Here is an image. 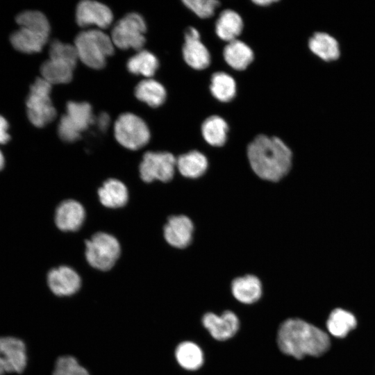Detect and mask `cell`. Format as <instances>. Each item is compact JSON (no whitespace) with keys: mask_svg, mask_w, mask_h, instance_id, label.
<instances>
[{"mask_svg":"<svg viewBox=\"0 0 375 375\" xmlns=\"http://www.w3.org/2000/svg\"><path fill=\"white\" fill-rule=\"evenodd\" d=\"M247 157L253 172L261 179L277 182L292 167L290 149L278 138L259 135L248 145Z\"/></svg>","mask_w":375,"mask_h":375,"instance_id":"1","label":"cell"},{"mask_svg":"<svg viewBox=\"0 0 375 375\" xmlns=\"http://www.w3.org/2000/svg\"><path fill=\"white\" fill-rule=\"evenodd\" d=\"M277 344L284 354L297 359L306 356H320L331 345L329 337L325 332L298 318L288 319L281 324Z\"/></svg>","mask_w":375,"mask_h":375,"instance_id":"2","label":"cell"},{"mask_svg":"<svg viewBox=\"0 0 375 375\" xmlns=\"http://www.w3.org/2000/svg\"><path fill=\"white\" fill-rule=\"evenodd\" d=\"M49 55L40 67L42 78L51 85L70 82L78 60L74 46L55 40L50 44Z\"/></svg>","mask_w":375,"mask_h":375,"instance_id":"3","label":"cell"},{"mask_svg":"<svg viewBox=\"0 0 375 375\" xmlns=\"http://www.w3.org/2000/svg\"><path fill=\"white\" fill-rule=\"evenodd\" d=\"M78 58L88 67L99 69L105 67L107 58L114 53L111 38L98 29L81 31L74 44Z\"/></svg>","mask_w":375,"mask_h":375,"instance_id":"4","label":"cell"},{"mask_svg":"<svg viewBox=\"0 0 375 375\" xmlns=\"http://www.w3.org/2000/svg\"><path fill=\"white\" fill-rule=\"evenodd\" d=\"M51 85L43 78H37L31 85L26 100L27 117L38 128L45 126L56 116V110L50 97Z\"/></svg>","mask_w":375,"mask_h":375,"instance_id":"5","label":"cell"},{"mask_svg":"<svg viewBox=\"0 0 375 375\" xmlns=\"http://www.w3.org/2000/svg\"><path fill=\"white\" fill-rule=\"evenodd\" d=\"M85 256L88 264L100 271L112 269L121 254V246L112 235L104 232L94 234L85 243Z\"/></svg>","mask_w":375,"mask_h":375,"instance_id":"6","label":"cell"},{"mask_svg":"<svg viewBox=\"0 0 375 375\" xmlns=\"http://www.w3.org/2000/svg\"><path fill=\"white\" fill-rule=\"evenodd\" d=\"M94 122L95 117L90 103L69 101L66 105V113L61 117L58 126V135L66 142H74Z\"/></svg>","mask_w":375,"mask_h":375,"instance_id":"7","label":"cell"},{"mask_svg":"<svg viewBox=\"0 0 375 375\" xmlns=\"http://www.w3.org/2000/svg\"><path fill=\"white\" fill-rule=\"evenodd\" d=\"M147 25L142 15L131 12L120 19L113 26L111 40L119 49L130 48L140 51L145 43Z\"/></svg>","mask_w":375,"mask_h":375,"instance_id":"8","label":"cell"},{"mask_svg":"<svg viewBox=\"0 0 375 375\" xmlns=\"http://www.w3.org/2000/svg\"><path fill=\"white\" fill-rule=\"evenodd\" d=\"M114 135L119 144L130 150L141 149L150 140V131L146 123L130 112L119 116L115 123Z\"/></svg>","mask_w":375,"mask_h":375,"instance_id":"9","label":"cell"},{"mask_svg":"<svg viewBox=\"0 0 375 375\" xmlns=\"http://www.w3.org/2000/svg\"><path fill=\"white\" fill-rule=\"evenodd\" d=\"M176 158L167 151H147L139 165L140 178L145 183L170 181L174 176Z\"/></svg>","mask_w":375,"mask_h":375,"instance_id":"10","label":"cell"},{"mask_svg":"<svg viewBox=\"0 0 375 375\" xmlns=\"http://www.w3.org/2000/svg\"><path fill=\"white\" fill-rule=\"evenodd\" d=\"M111 10L105 4L96 1H81L76 9V21L79 26H96L106 28L112 22Z\"/></svg>","mask_w":375,"mask_h":375,"instance_id":"11","label":"cell"},{"mask_svg":"<svg viewBox=\"0 0 375 375\" xmlns=\"http://www.w3.org/2000/svg\"><path fill=\"white\" fill-rule=\"evenodd\" d=\"M193 233L194 225L192 220L183 215L169 217L163 228L165 241L176 249L188 247L192 242Z\"/></svg>","mask_w":375,"mask_h":375,"instance_id":"12","label":"cell"},{"mask_svg":"<svg viewBox=\"0 0 375 375\" xmlns=\"http://www.w3.org/2000/svg\"><path fill=\"white\" fill-rule=\"evenodd\" d=\"M47 283L51 291L59 297L70 296L81 288V279L72 267L62 265L51 269L47 274Z\"/></svg>","mask_w":375,"mask_h":375,"instance_id":"13","label":"cell"},{"mask_svg":"<svg viewBox=\"0 0 375 375\" xmlns=\"http://www.w3.org/2000/svg\"><path fill=\"white\" fill-rule=\"evenodd\" d=\"M202 323L211 336L219 341L232 338L240 326L237 315L230 310L224 311L220 316L207 312L203 316Z\"/></svg>","mask_w":375,"mask_h":375,"instance_id":"14","label":"cell"},{"mask_svg":"<svg viewBox=\"0 0 375 375\" xmlns=\"http://www.w3.org/2000/svg\"><path fill=\"white\" fill-rule=\"evenodd\" d=\"M183 56L186 63L195 69H203L210 63V53L194 27H189L185 31Z\"/></svg>","mask_w":375,"mask_h":375,"instance_id":"15","label":"cell"},{"mask_svg":"<svg viewBox=\"0 0 375 375\" xmlns=\"http://www.w3.org/2000/svg\"><path fill=\"white\" fill-rule=\"evenodd\" d=\"M85 216V210L80 202L74 199H67L57 206L54 221L59 230L74 232L82 226Z\"/></svg>","mask_w":375,"mask_h":375,"instance_id":"16","label":"cell"},{"mask_svg":"<svg viewBox=\"0 0 375 375\" xmlns=\"http://www.w3.org/2000/svg\"><path fill=\"white\" fill-rule=\"evenodd\" d=\"M0 356L7 372L21 373L26 366L25 344L19 338L0 337Z\"/></svg>","mask_w":375,"mask_h":375,"instance_id":"17","label":"cell"},{"mask_svg":"<svg viewBox=\"0 0 375 375\" xmlns=\"http://www.w3.org/2000/svg\"><path fill=\"white\" fill-rule=\"evenodd\" d=\"M49 36L31 28L19 27L12 33L10 42L19 52L34 53L42 51L47 42Z\"/></svg>","mask_w":375,"mask_h":375,"instance_id":"18","label":"cell"},{"mask_svg":"<svg viewBox=\"0 0 375 375\" xmlns=\"http://www.w3.org/2000/svg\"><path fill=\"white\" fill-rule=\"evenodd\" d=\"M97 194L101 205L110 209L122 208L128 201V191L126 185L114 178L104 181L99 188Z\"/></svg>","mask_w":375,"mask_h":375,"instance_id":"19","label":"cell"},{"mask_svg":"<svg viewBox=\"0 0 375 375\" xmlns=\"http://www.w3.org/2000/svg\"><path fill=\"white\" fill-rule=\"evenodd\" d=\"M231 292L238 301L251 304L260 299L262 292V284L257 276L248 274L232 281Z\"/></svg>","mask_w":375,"mask_h":375,"instance_id":"20","label":"cell"},{"mask_svg":"<svg viewBox=\"0 0 375 375\" xmlns=\"http://www.w3.org/2000/svg\"><path fill=\"white\" fill-rule=\"evenodd\" d=\"M208 167L207 158L197 150L182 154L176 159V168L178 172L185 178H199L206 173Z\"/></svg>","mask_w":375,"mask_h":375,"instance_id":"21","label":"cell"},{"mask_svg":"<svg viewBox=\"0 0 375 375\" xmlns=\"http://www.w3.org/2000/svg\"><path fill=\"white\" fill-rule=\"evenodd\" d=\"M223 56L227 64L236 70L246 69L253 60L251 49L237 39L227 44L224 47Z\"/></svg>","mask_w":375,"mask_h":375,"instance_id":"22","label":"cell"},{"mask_svg":"<svg viewBox=\"0 0 375 375\" xmlns=\"http://www.w3.org/2000/svg\"><path fill=\"white\" fill-rule=\"evenodd\" d=\"M243 28L241 17L234 10H225L222 12L215 24L217 36L228 42L236 40Z\"/></svg>","mask_w":375,"mask_h":375,"instance_id":"23","label":"cell"},{"mask_svg":"<svg viewBox=\"0 0 375 375\" xmlns=\"http://www.w3.org/2000/svg\"><path fill=\"white\" fill-rule=\"evenodd\" d=\"M135 97L148 106L156 108L161 106L166 99V90L159 82L148 78L140 81L135 89Z\"/></svg>","mask_w":375,"mask_h":375,"instance_id":"24","label":"cell"},{"mask_svg":"<svg viewBox=\"0 0 375 375\" xmlns=\"http://www.w3.org/2000/svg\"><path fill=\"white\" fill-rule=\"evenodd\" d=\"M311 51L326 61L335 60L340 56L337 40L326 33H316L309 40Z\"/></svg>","mask_w":375,"mask_h":375,"instance_id":"25","label":"cell"},{"mask_svg":"<svg viewBox=\"0 0 375 375\" xmlns=\"http://www.w3.org/2000/svg\"><path fill=\"white\" fill-rule=\"evenodd\" d=\"M228 130L226 122L217 115L208 117L201 126V133L204 140L213 147H222L225 144Z\"/></svg>","mask_w":375,"mask_h":375,"instance_id":"26","label":"cell"},{"mask_svg":"<svg viewBox=\"0 0 375 375\" xmlns=\"http://www.w3.org/2000/svg\"><path fill=\"white\" fill-rule=\"evenodd\" d=\"M158 58L149 51L141 49L131 57L126 67L129 72L145 77L152 76L158 69Z\"/></svg>","mask_w":375,"mask_h":375,"instance_id":"27","label":"cell"},{"mask_svg":"<svg viewBox=\"0 0 375 375\" xmlns=\"http://www.w3.org/2000/svg\"><path fill=\"white\" fill-rule=\"evenodd\" d=\"M175 356L178 364L187 370H197L203 363V354L201 348L194 342H181L176 349Z\"/></svg>","mask_w":375,"mask_h":375,"instance_id":"28","label":"cell"},{"mask_svg":"<svg viewBox=\"0 0 375 375\" xmlns=\"http://www.w3.org/2000/svg\"><path fill=\"white\" fill-rule=\"evenodd\" d=\"M354 315L343 309L336 308L331 312L326 322L329 333L337 338H344L356 326Z\"/></svg>","mask_w":375,"mask_h":375,"instance_id":"29","label":"cell"},{"mask_svg":"<svg viewBox=\"0 0 375 375\" xmlns=\"http://www.w3.org/2000/svg\"><path fill=\"white\" fill-rule=\"evenodd\" d=\"M210 92L213 97L222 102L231 101L236 94V83L229 74L218 72L211 77Z\"/></svg>","mask_w":375,"mask_h":375,"instance_id":"30","label":"cell"},{"mask_svg":"<svg viewBox=\"0 0 375 375\" xmlns=\"http://www.w3.org/2000/svg\"><path fill=\"white\" fill-rule=\"evenodd\" d=\"M19 27L31 28L49 35L50 24L47 17L38 10H26L15 17Z\"/></svg>","mask_w":375,"mask_h":375,"instance_id":"31","label":"cell"},{"mask_svg":"<svg viewBox=\"0 0 375 375\" xmlns=\"http://www.w3.org/2000/svg\"><path fill=\"white\" fill-rule=\"evenodd\" d=\"M53 375H90L88 371L79 365L72 356L60 357L55 365Z\"/></svg>","mask_w":375,"mask_h":375,"instance_id":"32","label":"cell"},{"mask_svg":"<svg viewBox=\"0 0 375 375\" xmlns=\"http://www.w3.org/2000/svg\"><path fill=\"white\" fill-rule=\"evenodd\" d=\"M183 3L201 18L210 17L219 5L216 0H185Z\"/></svg>","mask_w":375,"mask_h":375,"instance_id":"33","label":"cell"},{"mask_svg":"<svg viewBox=\"0 0 375 375\" xmlns=\"http://www.w3.org/2000/svg\"><path fill=\"white\" fill-rule=\"evenodd\" d=\"M8 129V122L3 116L0 115V144H5L10 140Z\"/></svg>","mask_w":375,"mask_h":375,"instance_id":"34","label":"cell"},{"mask_svg":"<svg viewBox=\"0 0 375 375\" xmlns=\"http://www.w3.org/2000/svg\"><path fill=\"white\" fill-rule=\"evenodd\" d=\"M98 127L101 131H105L109 126L110 124V117L106 112L101 113L97 119Z\"/></svg>","mask_w":375,"mask_h":375,"instance_id":"35","label":"cell"},{"mask_svg":"<svg viewBox=\"0 0 375 375\" xmlns=\"http://www.w3.org/2000/svg\"><path fill=\"white\" fill-rule=\"evenodd\" d=\"M276 1H274V0H256V1H253V3L258 6H266Z\"/></svg>","mask_w":375,"mask_h":375,"instance_id":"36","label":"cell"},{"mask_svg":"<svg viewBox=\"0 0 375 375\" xmlns=\"http://www.w3.org/2000/svg\"><path fill=\"white\" fill-rule=\"evenodd\" d=\"M6 365H5V363L1 358V356H0V375H3V374L6 373Z\"/></svg>","mask_w":375,"mask_h":375,"instance_id":"37","label":"cell"},{"mask_svg":"<svg viewBox=\"0 0 375 375\" xmlns=\"http://www.w3.org/2000/svg\"><path fill=\"white\" fill-rule=\"evenodd\" d=\"M5 165V158L3 154L0 150V170L2 169Z\"/></svg>","mask_w":375,"mask_h":375,"instance_id":"38","label":"cell"}]
</instances>
